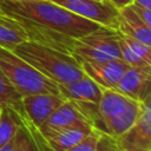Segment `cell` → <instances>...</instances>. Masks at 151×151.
<instances>
[{
  "mask_svg": "<svg viewBox=\"0 0 151 151\" xmlns=\"http://www.w3.org/2000/svg\"><path fill=\"white\" fill-rule=\"evenodd\" d=\"M0 14L15 21L27 40L72 54L74 41L100 25L51 0H4Z\"/></svg>",
  "mask_w": 151,
  "mask_h": 151,
  "instance_id": "6da1fadb",
  "label": "cell"
},
{
  "mask_svg": "<svg viewBox=\"0 0 151 151\" xmlns=\"http://www.w3.org/2000/svg\"><path fill=\"white\" fill-rule=\"evenodd\" d=\"M12 51L58 85L73 81L84 76L79 63L72 54L42 44L25 40Z\"/></svg>",
  "mask_w": 151,
  "mask_h": 151,
  "instance_id": "7a4b0ae2",
  "label": "cell"
},
{
  "mask_svg": "<svg viewBox=\"0 0 151 151\" xmlns=\"http://www.w3.org/2000/svg\"><path fill=\"white\" fill-rule=\"evenodd\" d=\"M0 70L21 97L33 93L59 94L58 84L41 74L12 50L0 47Z\"/></svg>",
  "mask_w": 151,
  "mask_h": 151,
  "instance_id": "3957f363",
  "label": "cell"
},
{
  "mask_svg": "<svg viewBox=\"0 0 151 151\" xmlns=\"http://www.w3.org/2000/svg\"><path fill=\"white\" fill-rule=\"evenodd\" d=\"M77 60L110 61L122 59L118 32L113 28L99 26L97 29L78 38L72 48Z\"/></svg>",
  "mask_w": 151,
  "mask_h": 151,
  "instance_id": "277c9868",
  "label": "cell"
},
{
  "mask_svg": "<svg viewBox=\"0 0 151 151\" xmlns=\"http://www.w3.org/2000/svg\"><path fill=\"white\" fill-rule=\"evenodd\" d=\"M67 11L94 21L100 26L117 29L118 9L109 0H51Z\"/></svg>",
  "mask_w": 151,
  "mask_h": 151,
  "instance_id": "5b68a950",
  "label": "cell"
},
{
  "mask_svg": "<svg viewBox=\"0 0 151 151\" xmlns=\"http://www.w3.org/2000/svg\"><path fill=\"white\" fill-rule=\"evenodd\" d=\"M114 138L118 151H151L150 98L140 101V113L134 125Z\"/></svg>",
  "mask_w": 151,
  "mask_h": 151,
  "instance_id": "8992f818",
  "label": "cell"
},
{
  "mask_svg": "<svg viewBox=\"0 0 151 151\" xmlns=\"http://www.w3.org/2000/svg\"><path fill=\"white\" fill-rule=\"evenodd\" d=\"M72 126H91L92 125L85 118L83 111L76 101L65 100L59 105L52 114L39 126V133L42 138L63 129Z\"/></svg>",
  "mask_w": 151,
  "mask_h": 151,
  "instance_id": "52a82bcc",
  "label": "cell"
},
{
  "mask_svg": "<svg viewBox=\"0 0 151 151\" xmlns=\"http://www.w3.org/2000/svg\"><path fill=\"white\" fill-rule=\"evenodd\" d=\"M151 66L136 67L129 66L113 90L136 101H143L150 98Z\"/></svg>",
  "mask_w": 151,
  "mask_h": 151,
  "instance_id": "ba28073f",
  "label": "cell"
},
{
  "mask_svg": "<svg viewBox=\"0 0 151 151\" xmlns=\"http://www.w3.org/2000/svg\"><path fill=\"white\" fill-rule=\"evenodd\" d=\"M87 77L103 88H113L119 81L129 65L122 59L110 61H87L77 60Z\"/></svg>",
  "mask_w": 151,
  "mask_h": 151,
  "instance_id": "9c48e42d",
  "label": "cell"
},
{
  "mask_svg": "<svg viewBox=\"0 0 151 151\" xmlns=\"http://www.w3.org/2000/svg\"><path fill=\"white\" fill-rule=\"evenodd\" d=\"M21 101L29 123L35 129H39V126L52 114V112L59 105L65 101V99L59 94L33 93L22 96Z\"/></svg>",
  "mask_w": 151,
  "mask_h": 151,
  "instance_id": "30bf717a",
  "label": "cell"
},
{
  "mask_svg": "<svg viewBox=\"0 0 151 151\" xmlns=\"http://www.w3.org/2000/svg\"><path fill=\"white\" fill-rule=\"evenodd\" d=\"M59 94L65 100L72 101H85L98 104L101 97L103 87H100L90 77L84 74L81 78L66 84L58 85Z\"/></svg>",
  "mask_w": 151,
  "mask_h": 151,
  "instance_id": "8fae6325",
  "label": "cell"
},
{
  "mask_svg": "<svg viewBox=\"0 0 151 151\" xmlns=\"http://www.w3.org/2000/svg\"><path fill=\"white\" fill-rule=\"evenodd\" d=\"M116 31L151 46V27L140 19L132 5L118 9V22Z\"/></svg>",
  "mask_w": 151,
  "mask_h": 151,
  "instance_id": "7c38bea8",
  "label": "cell"
},
{
  "mask_svg": "<svg viewBox=\"0 0 151 151\" xmlns=\"http://www.w3.org/2000/svg\"><path fill=\"white\" fill-rule=\"evenodd\" d=\"M118 32V31H117ZM118 42L122 60L129 66H151V46L118 32Z\"/></svg>",
  "mask_w": 151,
  "mask_h": 151,
  "instance_id": "4fadbf2b",
  "label": "cell"
},
{
  "mask_svg": "<svg viewBox=\"0 0 151 151\" xmlns=\"http://www.w3.org/2000/svg\"><path fill=\"white\" fill-rule=\"evenodd\" d=\"M97 131L91 126H72L59 130L44 138L48 151H67L78 145L91 132Z\"/></svg>",
  "mask_w": 151,
  "mask_h": 151,
  "instance_id": "5bb4252c",
  "label": "cell"
},
{
  "mask_svg": "<svg viewBox=\"0 0 151 151\" xmlns=\"http://www.w3.org/2000/svg\"><path fill=\"white\" fill-rule=\"evenodd\" d=\"M140 113V103L130 99L127 105L105 124V132L112 137H118L131 129Z\"/></svg>",
  "mask_w": 151,
  "mask_h": 151,
  "instance_id": "9a60e30c",
  "label": "cell"
},
{
  "mask_svg": "<svg viewBox=\"0 0 151 151\" xmlns=\"http://www.w3.org/2000/svg\"><path fill=\"white\" fill-rule=\"evenodd\" d=\"M8 106L12 109L22 120V124H25L31 131L39 133V130L35 129L28 120L21 101V94L14 88V86L11 84V81L7 79V77L4 74V72L0 70V106ZM41 136V134H40Z\"/></svg>",
  "mask_w": 151,
  "mask_h": 151,
  "instance_id": "2e32d148",
  "label": "cell"
},
{
  "mask_svg": "<svg viewBox=\"0 0 151 151\" xmlns=\"http://www.w3.org/2000/svg\"><path fill=\"white\" fill-rule=\"evenodd\" d=\"M129 98L120 94L113 88H103L100 100L98 103V113L104 125L116 114H118L129 103Z\"/></svg>",
  "mask_w": 151,
  "mask_h": 151,
  "instance_id": "e0dca14e",
  "label": "cell"
},
{
  "mask_svg": "<svg viewBox=\"0 0 151 151\" xmlns=\"http://www.w3.org/2000/svg\"><path fill=\"white\" fill-rule=\"evenodd\" d=\"M13 151H48L40 133L31 131L25 124H20L13 138Z\"/></svg>",
  "mask_w": 151,
  "mask_h": 151,
  "instance_id": "ac0fdd59",
  "label": "cell"
},
{
  "mask_svg": "<svg viewBox=\"0 0 151 151\" xmlns=\"http://www.w3.org/2000/svg\"><path fill=\"white\" fill-rule=\"evenodd\" d=\"M25 40L27 38L21 27L12 19L0 14V47L13 50Z\"/></svg>",
  "mask_w": 151,
  "mask_h": 151,
  "instance_id": "d6986e66",
  "label": "cell"
},
{
  "mask_svg": "<svg viewBox=\"0 0 151 151\" xmlns=\"http://www.w3.org/2000/svg\"><path fill=\"white\" fill-rule=\"evenodd\" d=\"M20 124H22V120L12 109L0 106V147L13 140Z\"/></svg>",
  "mask_w": 151,
  "mask_h": 151,
  "instance_id": "ffe728a7",
  "label": "cell"
},
{
  "mask_svg": "<svg viewBox=\"0 0 151 151\" xmlns=\"http://www.w3.org/2000/svg\"><path fill=\"white\" fill-rule=\"evenodd\" d=\"M94 151H118L116 138L106 132L99 131Z\"/></svg>",
  "mask_w": 151,
  "mask_h": 151,
  "instance_id": "44dd1931",
  "label": "cell"
},
{
  "mask_svg": "<svg viewBox=\"0 0 151 151\" xmlns=\"http://www.w3.org/2000/svg\"><path fill=\"white\" fill-rule=\"evenodd\" d=\"M98 133L99 131H93L91 132L87 137H85L78 145L73 146L72 149L67 150V151H94L96 147V143H97V138H98Z\"/></svg>",
  "mask_w": 151,
  "mask_h": 151,
  "instance_id": "7402d4cb",
  "label": "cell"
},
{
  "mask_svg": "<svg viewBox=\"0 0 151 151\" xmlns=\"http://www.w3.org/2000/svg\"><path fill=\"white\" fill-rule=\"evenodd\" d=\"M132 7L134 8L136 13L140 17V19L147 25L151 27V9H147V8H144V7H140V6H137L134 4H131Z\"/></svg>",
  "mask_w": 151,
  "mask_h": 151,
  "instance_id": "603a6c76",
  "label": "cell"
},
{
  "mask_svg": "<svg viewBox=\"0 0 151 151\" xmlns=\"http://www.w3.org/2000/svg\"><path fill=\"white\" fill-rule=\"evenodd\" d=\"M109 1H110V4H111L114 8L120 9V8H123V7H126V6L131 5L133 0H109Z\"/></svg>",
  "mask_w": 151,
  "mask_h": 151,
  "instance_id": "cb8c5ba5",
  "label": "cell"
},
{
  "mask_svg": "<svg viewBox=\"0 0 151 151\" xmlns=\"http://www.w3.org/2000/svg\"><path fill=\"white\" fill-rule=\"evenodd\" d=\"M132 4L144 7V8H147V9H151V0H133Z\"/></svg>",
  "mask_w": 151,
  "mask_h": 151,
  "instance_id": "d4e9b609",
  "label": "cell"
},
{
  "mask_svg": "<svg viewBox=\"0 0 151 151\" xmlns=\"http://www.w3.org/2000/svg\"><path fill=\"white\" fill-rule=\"evenodd\" d=\"M0 151H13V140H11L9 143H7L4 146H1Z\"/></svg>",
  "mask_w": 151,
  "mask_h": 151,
  "instance_id": "484cf974",
  "label": "cell"
},
{
  "mask_svg": "<svg viewBox=\"0 0 151 151\" xmlns=\"http://www.w3.org/2000/svg\"><path fill=\"white\" fill-rule=\"evenodd\" d=\"M2 1H4V0H0V4H1V2H2Z\"/></svg>",
  "mask_w": 151,
  "mask_h": 151,
  "instance_id": "4316f807",
  "label": "cell"
}]
</instances>
